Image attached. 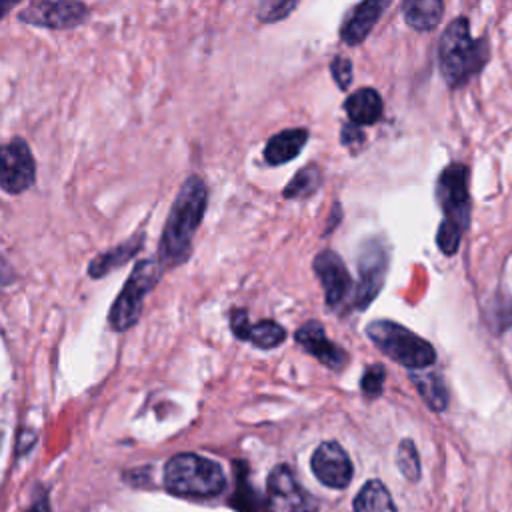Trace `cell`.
Here are the masks:
<instances>
[{
	"label": "cell",
	"instance_id": "1",
	"mask_svg": "<svg viewBox=\"0 0 512 512\" xmlns=\"http://www.w3.org/2000/svg\"><path fill=\"white\" fill-rule=\"evenodd\" d=\"M208 204L206 182L192 174L180 186L176 200L166 218L160 244H158V262L162 268L180 266L190 258L194 234L204 218Z\"/></svg>",
	"mask_w": 512,
	"mask_h": 512
},
{
	"label": "cell",
	"instance_id": "2",
	"mask_svg": "<svg viewBox=\"0 0 512 512\" xmlns=\"http://www.w3.org/2000/svg\"><path fill=\"white\" fill-rule=\"evenodd\" d=\"M438 56L446 82L458 86L482 70L488 58V48L484 38H472L470 22L460 16L446 26L440 38Z\"/></svg>",
	"mask_w": 512,
	"mask_h": 512
},
{
	"label": "cell",
	"instance_id": "3",
	"mask_svg": "<svg viewBox=\"0 0 512 512\" xmlns=\"http://www.w3.org/2000/svg\"><path fill=\"white\" fill-rule=\"evenodd\" d=\"M224 484L222 468L198 454H176L164 468V486L176 496L208 498L222 492Z\"/></svg>",
	"mask_w": 512,
	"mask_h": 512
},
{
	"label": "cell",
	"instance_id": "4",
	"mask_svg": "<svg viewBox=\"0 0 512 512\" xmlns=\"http://www.w3.org/2000/svg\"><path fill=\"white\" fill-rule=\"evenodd\" d=\"M366 334L372 344L380 348L388 358L410 370H424L436 360L432 344L396 322L374 320L368 324Z\"/></svg>",
	"mask_w": 512,
	"mask_h": 512
},
{
	"label": "cell",
	"instance_id": "5",
	"mask_svg": "<svg viewBox=\"0 0 512 512\" xmlns=\"http://www.w3.org/2000/svg\"><path fill=\"white\" fill-rule=\"evenodd\" d=\"M162 264L158 260H140L134 270L130 272L122 292L114 300L108 322L110 328L116 332H126L132 328L142 314L144 298L154 290V286L162 278Z\"/></svg>",
	"mask_w": 512,
	"mask_h": 512
},
{
	"label": "cell",
	"instance_id": "6",
	"mask_svg": "<svg viewBox=\"0 0 512 512\" xmlns=\"http://www.w3.org/2000/svg\"><path fill=\"white\" fill-rule=\"evenodd\" d=\"M438 202L444 210L446 224L458 228L460 232L466 230L470 220V194H468V168L462 164L448 166L436 186Z\"/></svg>",
	"mask_w": 512,
	"mask_h": 512
},
{
	"label": "cell",
	"instance_id": "7",
	"mask_svg": "<svg viewBox=\"0 0 512 512\" xmlns=\"http://www.w3.org/2000/svg\"><path fill=\"white\" fill-rule=\"evenodd\" d=\"M316 500L300 486L286 464H278L268 476L266 512H316Z\"/></svg>",
	"mask_w": 512,
	"mask_h": 512
},
{
	"label": "cell",
	"instance_id": "8",
	"mask_svg": "<svg viewBox=\"0 0 512 512\" xmlns=\"http://www.w3.org/2000/svg\"><path fill=\"white\" fill-rule=\"evenodd\" d=\"M36 164L22 138L0 144V186L8 194H20L34 184Z\"/></svg>",
	"mask_w": 512,
	"mask_h": 512
},
{
	"label": "cell",
	"instance_id": "9",
	"mask_svg": "<svg viewBox=\"0 0 512 512\" xmlns=\"http://www.w3.org/2000/svg\"><path fill=\"white\" fill-rule=\"evenodd\" d=\"M88 16V8L82 2H32L20 12V20L26 24L64 30L82 24Z\"/></svg>",
	"mask_w": 512,
	"mask_h": 512
},
{
	"label": "cell",
	"instance_id": "10",
	"mask_svg": "<svg viewBox=\"0 0 512 512\" xmlns=\"http://www.w3.org/2000/svg\"><path fill=\"white\" fill-rule=\"evenodd\" d=\"M314 476L330 488H346L352 480V462L338 442H322L310 460Z\"/></svg>",
	"mask_w": 512,
	"mask_h": 512
},
{
	"label": "cell",
	"instance_id": "11",
	"mask_svg": "<svg viewBox=\"0 0 512 512\" xmlns=\"http://www.w3.org/2000/svg\"><path fill=\"white\" fill-rule=\"evenodd\" d=\"M312 266H314L318 280L322 282L326 304L330 308H336L338 304H342L344 298L352 290V278H350L342 258L332 250H324L314 258Z\"/></svg>",
	"mask_w": 512,
	"mask_h": 512
},
{
	"label": "cell",
	"instance_id": "12",
	"mask_svg": "<svg viewBox=\"0 0 512 512\" xmlns=\"http://www.w3.org/2000/svg\"><path fill=\"white\" fill-rule=\"evenodd\" d=\"M296 342L308 350L314 358H318L324 366L332 370H342L348 362V354L336 346L332 340H328L324 326L318 320H308L296 330Z\"/></svg>",
	"mask_w": 512,
	"mask_h": 512
},
{
	"label": "cell",
	"instance_id": "13",
	"mask_svg": "<svg viewBox=\"0 0 512 512\" xmlns=\"http://www.w3.org/2000/svg\"><path fill=\"white\" fill-rule=\"evenodd\" d=\"M384 268H386L384 250L374 242L366 244L360 254V264H358L360 282H358L356 300H354L360 308H364L378 294L384 280Z\"/></svg>",
	"mask_w": 512,
	"mask_h": 512
},
{
	"label": "cell",
	"instance_id": "14",
	"mask_svg": "<svg viewBox=\"0 0 512 512\" xmlns=\"http://www.w3.org/2000/svg\"><path fill=\"white\" fill-rule=\"evenodd\" d=\"M384 8H386V4L376 2V0H368V2L358 4L352 10L350 18L342 26V32H340L342 40L346 44H360L370 34V30L378 22V16L382 14Z\"/></svg>",
	"mask_w": 512,
	"mask_h": 512
},
{
	"label": "cell",
	"instance_id": "15",
	"mask_svg": "<svg viewBox=\"0 0 512 512\" xmlns=\"http://www.w3.org/2000/svg\"><path fill=\"white\" fill-rule=\"evenodd\" d=\"M144 246V232H138L134 236H130L128 240H124L122 244L98 254L90 264H88V274L92 278H102L108 272H112L114 268L126 264L132 256H136Z\"/></svg>",
	"mask_w": 512,
	"mask_h": 512
},
{
	"label": "cell",
	"instance_id": "16",
	"mask_svg": "<svg viewBox=\"0 0 512 512\" xmlns=\"http://www.w3.org/2000/svg\"><path fill=\"white\" fill-rule=\"evenodd\" d=\"M306 140H308V130H304V128L282 130L268 140V144L264 148V158L272 166L286 164L302 152Z\"/></svg>",
	"mask_w": 512,
	"mask_h": 512
},
{
	"label": "cell",
	"instance_id": "17",
	"mask_svg": "<svg viewBox=\"0 0 512 512\" xmlns=\"http://www.w3.org/2000/svg\"><path fill=\"white\" fill-rule=\"evenodd\" d=\"M344 108L352 124L356 126L374 124L382 116V98L374 88H360L346 98Z\"/></svg>",
	"mask_w": 512,
	"mask_h": 512
},
{
	"label": "cell",
	"instance_id": "18",
	"mask_svg": "<svg viewBox=\"0 0 512 512\" xmlns=\"http://www.w3.org/2000/svg\"><path fill=\"white\" fill-rule=\"evenodd\" d=\"M416 390L420 392V396L424 398V402L436 410V412H442L448 404V392H446V386H444V380L438 372L434 370H416V374L412 372L410 374Z\"/></svg>",
	"mask_w": 512,
	"mask_h": 512
},
{
	"label": "cell",
	"instance_id": "19",
	"mask_svg": "<svg viewBox=\"0 0 512 512\" xmlns=\"http://www.w3.org/2000/svg\"><path fill=\"white\" fill-rule=\"evenodd\" d=\"M442 8L444 6L438 0H410V2H404L402 6L406 24L420 32L436 28L442 16Z\"/></svg>",
	"mask_w": 512,
	"mask_h": 512
},
{
	"label": "cell",
	"instance_id": "20",
	"mask_svg": "<svg viewBox=\"0 0 512 512\" xmlns=\"http://www.w3.org/2000/svg\"><path fill=\"white\" fill-rule=\"evenodd\" d=\"M354 512H396V506L380 480H368L354 498Z\"/></svg>",
	"mask_w": 512,
	"mask_h": 512
},
{
	"label": "cell",
	"instance_id": "21",
	"mask_svg": "<svg viewBox=\"0 0 512 512\" xmlns=\"http://www.w3.org/2000/svg\"><path fill=\"white\" fill-rule=\"evenodd\" d=\"M286 338V330L274 322V320H260L258 324H250L246 330L244 340H250L256 348H274L280 342H284Z\"/></svg>",
	"mask_w": 512,
	"mask_h": 512
},
{
	"label": "cell",
	"instance_id": "22",
	"mask_svg": "<svg viewBox=\"0 0 512 512\" xmlns=\"http://www.w3.org/2000/svg\"><path fill=\"white\" fill-rule=\"evenodd\" d=\"M322 184V176L318 166H304L284 188V198H306L314 194Z\"/></svg>",
	"mask_w": 512,
	"mask_h": 512
},
{
	"label": "cell",
	"instance_id": "23",
	"mask_svg": "<svg viewBox=\"0 0 512 512\" xmlns=\"http://www.w3.org/2000/svg\"><path fill=\"white\" fill-rule=\"evenodd\" d=\"M396 464L406 480H410V482L420 480V458H418V450L410 438H404L398 444Z\"/></svg>",
	"mask_w": 512,
	"mask_h": 512
},
{
	"label": "cell",
	"instance_id": "24",
	"mask_svg": "<svg viewBox=\"0 0 512 512\" xmlns=\"http://www.w3.org/2000/svg\"><path fill=\"white\" fill-rule=\"evenodd\" d=\"M384 378H386V370L380 364H372L364 370L362 380H360V388L362 394L366 398H378L382 394V386H384Z\"/></svg>",
	"mask_w": 512,
	"mask_h": 512
},
{
	"label": "cell",
	"instance_id": "25",
	"mask_svg": "<svg viewBox=\"0 0 512 512\" xmlns=\"http://www.w3.org/2000/svg\"><path fill=\"white\" fill-rule=\"evenodd\" d=\"M296 8V2H288V0H268L262 2L258 8V18L262 22H276L280 18H286L290 10Z\"/></svg>",
	"mask_w": 512,
	"mask_h": 512
},
{
	"label": "cell",
	"instance_id": "26",
	"mask_svg": "<svg viewBox=\"0 0 512 512\" xmlns=\"http://www.w3.org/2000/svg\"><path fill=\"white\" fill-rule=\"evenodd\" d=\"M330 70H332V76H334L336 84L342 90H346L352 82V64H350V60L344 58V56H336L330 64Z\"/></svg>",
	"mask_w": 512,
	"mask_h": 512
},
{
	"label": "cell",
	"instance_id": "27",
	"mask_svg": "<svg viewBox=\"0 0 512 512\" xmlns=\"http://www.w3.org/2000/svg\"><path fill=\"white\" fill-rule=\"evenodd\" d=\"M250 322H248V312L244 308H236L230 312V328L236 334V338L244 340L246 330H248Z\"/></svg>",
	"mask_w": 512,
	"mask_h": 512
},
{
	"label": "cell",
	"instance_id": "28",
	"mask_svg": "<svg viewBox=\"0 0 512 512\" xmlns=\"http://www.w3.org/2000/svg\"><path fill=\"white\" fill-rule=\"evenodd\" d=\"M364 142V132L356 124H344L342 128V144L344 146H360Z\"/></svg>",
	"mask_w": 512,
	"mask_h": 512
},
{
	"label": "cell",
	"instance_id": "29",
	"mask_svg": "<svg viewBox=\"0 0 512 512\" xmlns=\"http://www.w3.org/2000/svg\"><path fill=\"white\" fill-rule=\"evenodd\" d=\"M14 280V274H12V268L0 258V288L8 286L10 282Z\"/></svg>",
	"mask_w": 512,
	"mask_h": 512
},
{
	"label": "cell",
	"instance_id": "30",
	"mask_svg": "<svg viewBox=\"0 0 512 512\" xmlns=\"http://www.w3.org/2000/svg\"><path fill=\"white\" fill-rule=\"evenodd\" d=\"M28 512H50L48 498H46V494H44V492H42V494L32 502V506L28 508Z\"/></svg>",
	"mask_w": 512,
	"mask_h": 512
},
{
	"label": "cell",
	"instance_id": "31",
	"mask_svg": "<svg viewBox=\"0 0 512 512\" xmlns=\"http://www.w3.org/2000/svg\"><path fill=\"white\" fill-rule=\"evenodd\" d=\"M10 8H12V4H6V2H0V18H2V16H4V12H6V10H10Z\"/></svg>",
	"mask_w": 512,
	"mask_h": 512
}]
</instances>
